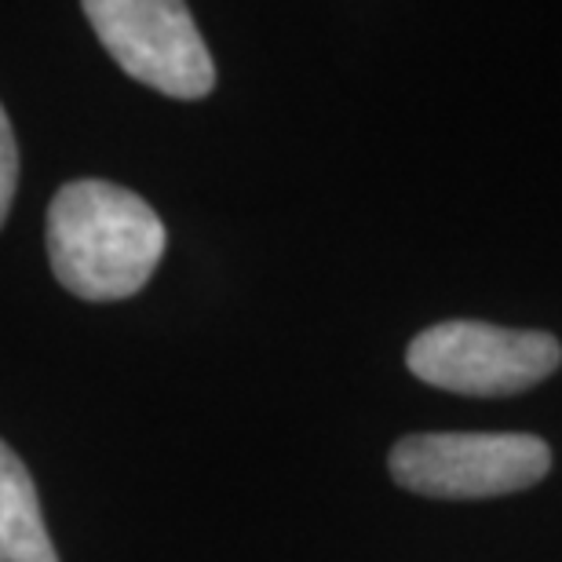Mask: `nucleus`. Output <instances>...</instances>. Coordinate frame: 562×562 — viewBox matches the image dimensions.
<instances>
[{
    "instance_id": "20e7f679",
    "label": "nucleus",
    "mask_w": 562,
    "mask_h": 562,
    "mask_svg": "<svg viewBox=\"0 0 562 562\" xmlns=\"http://www.w3.org/2000/svg\"><path fill=\"white\" fill-rule=\"evenodd\" d=\"M85 15L114 63L154 92L201 99L216 88V66L187 4L176 0H88Z\"/></svg>"
},
{
    "instance_id": "7ed1b4c3",
    "label": "nucleus",
    "mask_w": 562,
    "mask_h": 562,
    "mask_svg": "<svg viewBox=\"0 0 562 562\" xmlns=\"http://www.w3.org/2000/svg\"><path fill=\"white\" fill-rule=\"evenodd\" d=\"M562 362L552 333L501 329L486 322H442L413 336L406 366L431 387L453 395L497 398L541 384Z\"/></svg>"
},
{
    "instance_id": "f03ea898",
    "label": "nucleus",
    "mask_w": 562,
    "mask_h": 562,
    "mask_svg": "<svg viewBox=\"0 0 562 562\" xmlns=\"http://www.w3.org/2000/svg\"><path fill=\"white\" fill-rule=\"evenodd\" d=\"M552 468L544 438L522 431L406 435L391 449V475L420 497L471 501L530 490Z\"/></svg>"
},
{
    "instance_id": "f257e3e1",
    "label": "nucleus",
    "mask_w": 562,
    "mask_h": 562,
    "mask_svg": "<svg viewBox=\"0 0 562 562\" xmlns=\"http://www.w3.org/2000/svg\"><path fill=\"white\" fill-rule=\"evenodd\" d=\"M165 256V223L128 187L106 179L66 183L48 205L52 274L74 296L128 300Z\"/></svg>"
},
{
    "instance_id": "423d86ee",
    "label": "nucleus",
    "mask_w": 562,
    "mask_h": 562,
    "mask_svg": "<svg viewBox=\"0 0 562 562\" xmlns=\"http://www.w3.org/2000/svg\"><path fill=\"white\" fill-rule=\"evenodd\" d=\"M15 187H19V146L4 106H0V227H4L11 201H15Z\"/></svg>"
},
{
    "instance_id": "39448f33",
    "label": "nucleus",
    "mask_w": 562,
    "mask_h": 562,
    "mask_svg": "<svg viewBox=\"0 0 562 562\" xmlns=\"http://www.w3.org/2000/svg\"><path fill=\"white\" fill-rule=\"evenodd\" d=\"M0 562H59L26 464L0 438Z\"/></svg>"
}]
</instances>
